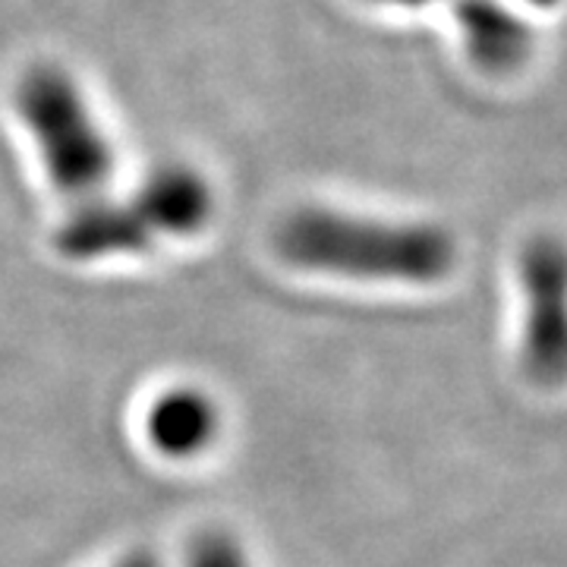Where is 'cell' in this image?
Wrapping results in <instances>:
<instances>
[{"mask_svg":"<svg viewBox=\"0 0 567 567\" xmlns=\"http://www.w3.org/2000/svg\"><path fill=\"white\" fill-rule=\"evenodd\" d=\"M527 287L524 369L539 385L567 379V246L539 237L520 256Z\"/></svg>","mask_w":567,"mask_h":567,"instance_id":"obj_3","label":"cell"},{"mask_svg":"<svg viewBox=\"0 0 567 567\" xmlns=\"http://www.w3.org/2000/svg\"><path fill=\"white\" fill-rule=\"evenodd\" d=\"M372 3H385V7H398V10H420V7H429L435 0H372Z\"/></svg>","mask_w":567,"mask_h":567,"instance_id":"obj_10","label":"cell"},{"mask_svg":"<svg viewBox=\"0 0 567 567\" xmlns=\"http://www.w3.org/2000/svg\"><path fill=\"white\" fill-rule=\"evenodd\" d=\"M186 567H252L244 546L221 529H208L193 539L186 551Z\"/></svg>","mask_w":567,"mask_h":567,"instance_id":"obj_8","label":"cell"},{"mask_svg":"<svg viewBox=\"0 0 567 567\" xmlns=\"http://www.w3.org/2000/svg\"><path fill=\"white\" fill-rule=\"evenodd\" d=\"M17 107L54 189L70 199L95 196L114 171V152L80 82L61 66H32L17 85Z\"/></svg>","mask_w":567,"mask_h":567,"instance_id":"obj_2","label":"cell"},{"mask_svg":"<svg viewBox=\"0 0 567 567\" xmlns=\"http://www.w3.org/2000/svg\"><path fill=\"white\" fill-rule=\"evenodd\" d=\"M158 237H186L212 221L215 196L203 174L189 164L158 167L133 196Z\"/></svg>","mask_w":567,"mask_h":567,"instance_id":"obj_6","label":"cell"},{"mask_svg":"<svg viewBox=\"0 0 567 567\" xmlns=\"http://www.w3.org/2000/svg\"><path fill=\"white\" fill-rule=\"evenodd\" d=\"M275 246L297 268L357 281H442L457 256L454 240L435 224L379 221L322 205L287 215Z\"/></svg>","mask_w":567,"mask_h":567,"instance_id":"obj_1","label":"cell"},{"mask_svg":"<svg viewBox=\"0 0 567 567\" xmlns=\"http://www.w3.org/2000/svg\"><path fill=\"white\" fill-rule=\"evenodd\" d=\"M507 3L529 7V10H555V7H561V0H507Z\"/></svg>","mask_w":567,"mask_h":567,"instance_id":"obj_11","label":"cell"},{"mask_svg":"<svg viewBox=\"0 0 567 567\" xmlns=\"http://www.w3.org/2000/svg\"><path fill=\"white\" fill-rule=\"evenodd\" d=\"M158 240L136 199L130 203H92L80 208L58 230V249L70 262H92L104 256L145 252Z\"/></svg>","mask_w":567,"mask_h":567,"instance_id":"obj_5","label":"cell"},{"mask_svg":"<svg viewBox=\"0 0 567 567\" xmlns=\"http://www.w3.org/2000/svg\"><path fill=\"white\" fill-rule=\"evenodd\" d=\"M117 567H162L148 551H133V555H126L123 561H117Z\"/></svg>","mask_w":567,"mask_h":567,"instance_id":"obj_9","label":"cell"},{"mask_svg":"<svg viewBox=\"0 0 567 567\" xmlns=\"http://www.w3.org/2000/svg\"><path fill=\"white\" fill-rule=\"evenodd\" d=\"M148 439L171 457L199 454L218 432V410L196 388H174L148 410Z\"/></svg>","mask_w":567,"mask_h":567,"instance_id":"obj_7","label":"cell"},{"mask_svg":"<svg viewBox=\"0 0 567 567\" xmlns=\"http://www.w3.org/2000/svg\"><path fill=\"white\" fill-rule=\"evenodd\" d=\"M454 22L464 51L476 70L505 80L517 76L536 54V29L529 17L507 0H454Z\"/></svg>","mask_w":567,"mask_h":567,"instance_id":"obj_4","label":"cell"}]
</instances>
